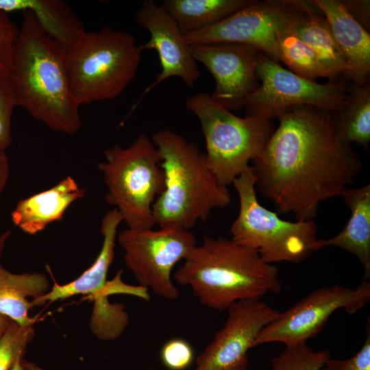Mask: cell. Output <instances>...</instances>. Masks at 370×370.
<instances>
[{
	"label": "cell",
	"mask_w": 370,
	"mask_h": 370,
	"mask_svg": "<svg viewBox=\"0 0 370 370\" xmlns=\"http://www.w3.org/2000/svg\"><path fill=\"white\" fill-rule=\"evenodd\" d=\"M10 79L17 106L56 132L81 128L79 106L71 92L65 51L24 10Z\"/></svg>",
	"instance_id": "7a4b0ae2"
},
{
	"label": "cell",
	"mask_w": 370,
	"mask_h": 370,
	"mask_svg": "<svg viewBox=\"0 0 370 370\" xmlns=\"http://www.w3.org/2000/svg\"><path fill=\"white\" fill-rule=\"evenodd\" d=\"M135 21L149 33L143 50L154 49L159 57L161 71L141 95L132 110L153 88L168 78L180 77L188 87H193L200 72L187 42L176 23L166 10L153 0H146L137 10Z\"/></svg>",
	"instance_id": "9a60e30c"
},
{
	"label": "cell",
	"mask_w": 370,
	"mask_h": 370,
	"mask_svg": "<svg viewBox=\"0 0 370 370\" xmlns=\"http://www.w3.org/2000/svg\"><path fill=\"white\" fill-rule=\"evenodd\" d=\"M204 306L227 310L234 303L280 291L278 269L232 239L205 236L173 274Z\"/></svg>",
	"instance_id": "3957f363"
},
{
	"label": "cell",
	"mask_w": 370,
	"mask_h": 370,
	"mask_svg": "<svg viewBox=\"0 0 370 370\" xmlns=\"http://www.w3.org/2000/svg\"><path fill=\"white\" fill-rule=\"evenodd\" d=\"M11 320L4 315L0 314V336L3 333Z\"/></svg>",
	"instance_id": "d590c367"
},
{
	"label": "cell",
	"mask_w": 370,
	"mask_h": 370,
	"mask_svg": "<svg viewBox=\"0 0 370 370\" xmlns=\"http://www.w3.org/2000/svg\"><path fill=\"white\" fill-rule=\"evenodd\" d=\"M185 106L200 123L210 169L225 186L251 166L275 130L272 120L237 116L208 93L189 96Z\"/></svg>",
	"instance_id": "52a82bcc"
},
{
	"label": "cell",
	"mask_w": 370,
	"mask_h": 370,
	"mask_svg": "<svg viewBox=\"0 0 370 370\" xmlns=\"http://www.w3.org/2000/svg\"><path fill=\"white\" fill-rule=\"evenodd\" d=\"M317 11L319 10L312 1L254 0L223 21L184 37L190 45L217 42L250 45L280 63L278 39L281 33Z\"/></svg>",
	"instance_id": "9c48e42d"
},
{
	"label": "cell",
	"mask_w": 370,
	"mask_h": 370,
	"mask_svg": "<svg viewBox=\"0 0 370 370\" xmlns=\"http://www.w3.org/2000/svg\"><path fill=\"white\" fill-rule=\"evenodd\" d=\"M254 0H164L162 6L184 35L210 27Z\"/></svg>",
	"instance_id": "603a6c76"
},
{
	"label": "cell",
	"mask_w": 370,
	"mask_h": 370,
	"mask_svg": "<svg viewBox=\"0 0 370 370\" xmlns=\"http://www.w3.org/2000/svg\"><path fill=\"white\" fill-rule=\"evenodd\" d=\"M143 49L135 36L106 26L86 32L66 52L73 97L79 106L112 99L134 78Z\"/></svg>",
	"instance_id": "5b68a950"
},
{
	"label": "cell",
	"mask_w": 370,
	"mask_h": 370,
	"mask_svg": "<svg viewBox=\"0 0 370 370\" xmlns=\"http://www.w3.org/2000/svg\"><path fill=\"white\" fill-rule=\"evenodd\" d=\"M104 156L98 169L108 189L106 201L119 212L127 228H152V207L164 189V175L151 138L141 134L127 147L107 149Z\"/></svg>",
	"instance_id": "8992f818"
},
{
	"label": "cell",
	"mask_w": 370,
	"mask_h": 370,
	"mask_svg": "<svg viewBox=\"0 0 370 370\" xmlns=\"http://www.w3.org/2000/svg\"><path fill=\"white\" fill-rule=\"evenodd\" d=\"M16 106V93L9 77L0 81V147L4 149L12 140L11 119Z\"/></svg>",
	"instance_id": "f1b7e54d"
},
{
	"label": "cell",
	"mask_w": 370,
	"mask_h": 370,
	"mask_svg": "<svg viewBox=\"0 0 370 370\" xmlns=\"http://www.w3.org/2000/svg\"><path fill=\"white\" fill-rule=\"evenodd\" d=\"M348 98L343 108L334 114L340 138L351 145L367 147L370 143V84L352 83L347 88Z\"/></svg>",
	"instance_id": "cb8c5ba5"
},
{
	"label": "cell",
	"mask_w": 370,
	"mask_h": 370,
	"mask_svg": "<svg viewBox=\"0 0 370 370\" xmlns=\"http://www.w3.org/2000/svg\"><path fill=\"white\" fill-rule=\"evenodd\" d=\"M116 238L125 251V265L138 286L166 299L178 298L180 291L173 281L172 271L197 245L190 230L173 227L157 230L127 227Z\"/></svg>",
	"instance_id": "8fae6325"
},
{
	"label": "cell",
	"mask_w": 370,
	"mask_h": 370,
	"mask_svg": "<svg viewBox=\"0 0 370 370\" xmlns=\"http://www.w3.org/2000/svg\"><path fill=\"white\" fill-rule=\"evenodd\" d=\"M370 301V282H362L355 288L334 284L317 289L299 300L266 325L259 333L254 347L268 343L291 346L317 334L331 315L338 310L354 314Z\"/></svg>",
	"instance_id": "7c38bea8"
},
{
	"label": "cell",
	"mask_w": 370,
	"mask_h": 370,
	"mask_svg": "<svg viewBox=\"0 0 370 370\" xmlns=\"http://www.w3.org/2000/svg\"><path fill=\"white\" fill-rule=\"evenodd\" d=\"M34 336L33 325L22 326L11 321L0 336V370H25L24 356Z\"/></svg>",
	"instance_id": "484cf974"
},
{
	"label": "cell",
	"mask_w": 370,
	"mask_h": 370,
	"mask_svg": "<svg viewBox=\"0 0 370 370\" xmlns=\"http://www.w3.org/2000/svg\"><path fill=\"white\" fill-rule=\"evenodd\" d=\"M348 12L368 32L370 29L369 0H341Z\"/></svg>",
	"instance_id": "1f68e13d"
},
{
	"label": "cell",
	"mask_w": 370,
	"mask_h": 370,
	"mask_svg": "<svg viewBox=\"0 0 370 370\" xmlns=\"http://www.w3.org/2000/svg\"><path fill=\"white\" fill-rule=\"evenodd\" d=\"M6 79V78H3V77H0V81L2 80V79Z\"/></svg>",
	"instance_id": "8d00e7d4"
},
{
	"label": "cell",
	"mask_w": 370,
	"mask_h": 370,
	"mask_svg": "<svg viewBox=\"0 0 370 370\" xmlns=\"http://www.w3.org/2000/svg\"><path fill=\"white\" fill-rule=\"evenodd\" d=\"M28 10L41 29L65 51L71 49L86 32L69 5L60 0H0V11L10 13Z\"/></svg>",
	"instance_id": "ffe728a7"
},
{
	"label": "cell",
	"mask_w": 370,
	"mask_h": 370,
	"mask_svg": "<svg viewBox=\"0 0 370 370\" xmlns=\"http://www.w3.org/2000/svg\"><path fill=\"white\" fill-rule=\"evenodd\" d=\"M85 193L75 179L67 176L52 188L20 200L11 213L12 222L26 234H37L61 220L70 205Z\"/></svg>",
	"instance_id": "e0dca14e"
},
{
	"label": "cell",
	"mask_w": 370,
	"mask_h": 370,
	"mask_svg": "<svg viewBox=\"0 0 370 370\" xmlns=\"http://www.w3.org/2000/svg\"><path fill=\"white\" fill-rule=\"evenodd\" d=\"M122 221V217L116 208L108 211L101 221L103 243L94 263L73 281L62 285L55 284L45 295L32 301V307L77 295L99 293L107 283L108 270L114 258L117 228Z\"/></svg>",
	"instance_id": "ac0fdd59"
},
{
	"label": "cell",
	"mask_w": 370,
	"mask_h": 370,
	"mask_svg": "<svg viewBox=\"0 0 370 370\" xmlns=\"http://www.w3.org/2000/svg\"><path fill=\"white\" fill-rule=\"evenodd\" d=\"M277 119L278 127L253 160L256 188L280 213L312 220L322 202L349 188L362 161L338 136L331 112L297 106Z\"/></svg>",
	"instance_id": "6da1fadb"
},
{
	"label": "cell",
	"mask_w": 370,
	"mask_h": 370,
	"mask_svg": "<svg viewBox=\"0 0 370 370\" xmlns=\"http://www.w3.org/2000/svg\"><path fill=\"white\" fill-rule=\"evenodd\" d=\"M321 370H370V318L366 328L362 347L353 357L346 360H327Z\"/></svg>",
	"instance_id": "4dcf8cb0"
},
{
	"label": "cell",
	"mask_w": 370,
	"mask_h": 370,
	"mask_svg": "<svg viewBox=\"0 0 370 370\" xmlns=\"http://www.w3.org/2000/svg\"><path fill=\"white\" fill-rule=\"evenodd\" d=\"M258 88L245 101V116L272 120L293 106L315 107L334 114L347 102V87L340 79L321 84L304 78L260 52Z\"/></svg>",
	"instance_id": "30bf717a"
},
{
	"label": "cell",
	"mask_w": 370,
	"mask_h": 370,
	"mask_svg": "<svg viewBox=\"0 0 370 370\" xmlns=\"http://www.w3.org/2000/svg\"><path fill=\"white\" fill-rule=\"evenodd\" d=\"M47 277L41 273H13L0 264V314L22 326L33 325L32 301L47 293Z\"/></svg>",
	"instance_id": "44dd1931"
},
{
	"label": "cell",
	"mask_w": 370,
	"mask_h": 370,
	"mask_svg": "<svg viewBox=\"0 0 370 370\" xmlns=\"http://www.w3.org/2000/svg\"><path fill=\"white\" fill-rule=\"evenodd\" d=\"M325 18L356 84L369 81L370 34L346 10L341 0H312Z\"/></svg>",
	"instance_id": "2e32d148"
},
{
	"label": "cell",
	"mask_w": 370,
	"mask_h": 370,
	"mask_svg": "<svg viewBox=\"0 0 370 370\" xmlns=\"http://www.w3.org/2000/svg\"><path fill=\"white\" fill-rule=\"evenodd\" d=\"M329 358L330 349L314 351L306 343L286 346L273 358L271 370H321Z\"/></svg>",
	"instance_id": "4316f807"
},
{
	"label": "cell",
	"mask_w": 370,
	"mask_h": 370,
	"mask_svg": "<svg viewBox=\"0 0 370 370\" xmlns=\"http://www.w3.org/2000/svg\"><path fill=\"white\" fill-rule=\"evenodd\" d=\"M11 234V231L10 230H7L0 234V256L3 251L6 242L10 236Z\"/></svg>",
	"instance_id": "836d02e7"
},
{
	"label": "cell",
	"mask_w": 370,
	"mask_h": 370,
	"mask_svg": "<svg viewBox=\"0 0 370 370\" xmlns=\"http://www.w3.org/2000/svg\"><path fill=\"white\" fill-rule=\"evenodd\" d=\"M351 212L344 229L336 236L317 239L314 251L326 246H335L354 254L365 269L363 280L370 278V185L347 188L341 196Z\"/></svg>",
	"instance_id": "d6986e66"
},
{
	"label": "cell",
	"mask_w": 370,
	"mask_h": 370,
	"mask_svg": "<svg viewBox=\"0 0 370 370\" xmlns=\"http://www.w3.org/2000/svg\"><path fill=\"white\" fill-rule=\"evenodd\" d=\"M192 55L215 81L212 98L229 110L244 107L259 86L256 67L260 51L250 45L217 42L190 45Z\"/></svg>",
	"instance_id": "5bb4252c"
},
{
	"label": "cell",
	"mask_w": 370,
	"mask_h": 370,
	"mask_svg": "<svg viewBox=\"0 0 370 370\" xmlns=\"http://www.w3.org/2000/svg\"><path fill=\"white\" fill-rule=\"evenodd\" d=\"M10 175L8 157L5 149L0 147V194L3 190Z\"/></svg>",
	"instance_id": "d6a6232c"
},
{
	"label": "cell",
	"mask_w": 370,
	"mask_h": 370,
	"mask_svg": "<svg viewBox=\"0 0 370 370\" xmlns=\"http://www.w3.org/2000/svg\"><path fill=\"white\" fill-rule=\"evenodd\" d=\"M292 30L316 53L326 77L330 81L340 80V78L350 80L349 68L320 10L311 12L298 21Z\"/></svg>",
	"instance_id": "7402d4cb"
},
{
	"label": "cell",
	"mask_w": 370,
	"mask_h": 370,
	"mask_svg": "<svg viewBox=\"0 0 370 370\" xmlns=\"http://www.w3.org/2000/svg\"><path fill=\"white\" fill-rule=\"evenodd\" d=\"M164 365L170 370H184L192 363L193 350L190 344L182 338L167 341L160 352Z\"/></svg>",
	"instance_id": "f546056e"
},
{
	"label": "cell",
	"mask_w": 370,
	"mask_h": 370,
	"mask_svg": "<svg viewBox=\"0 0 370 370\" xmlns=\"http://www.w3.org/2000/svg\"><path fill=\"white\" fill-rule=\"evenodd\" d=\"M23 366L25 370H45L33 362L24 360Z\"/></svg>",
	"instance_id": "e575fe53"
},
{
	"label": "cell",
	"mask_w": 370,
	"mask_h": 370,
	"mask_svg": "<svg viewBox=\"0 0 370 370\" xmlns=\"http://www.w3.org/2000/svg\"><path fill=\"white\" fill-rule=\"evenodd\" d=\"M293 26L282 32L278 39L280 62H284L289 71L307 79L317 82L319 77H326L317 55L293 32Z\"/></svg>",
	"instance_id": "d4e9b609"
},
{
	"label": "cell",
	"mask_w": 370,
	"mask_h": 370,
	"mask_svg": "<svg viewBox=\"0 0 370 370\" xmlns=\"http://www.w3.org/2000/svg\"><path fill=\"white\" fill-rule=\"evenodd\" d=\"M227 310L223 326L199 354L194 370H247L249 349L280 313L260 299L238 301Z\"/></svg>",
	"instance_id": "4fadbf2b"
},
{
	"label": "cell",
	"mask_w": 370,
	"mask_h": 370,
	"mask_svg": "<svg viewBox=\"0 0 370 370\" xmlns=\"http://www.w3.org/2000/svg\"><path fill=\"white\" fill-rule=\"evenodd\" d=\"M239 199V211L230 227L231 239L254 250L269 264L299 263L314 251L317 227L312 220L295 222L282 219L258 201L251 166L233 182Z\"/></svg>",
	"instance_id": "ba28073f"
},
{
	"label": "cell",
	"mask_w": 370,
	"mask_h": 370,
	"mask_svg": "<svg viewBox=\"0 0 370 370\" xmlns=\"http://www.w3.org/2000/svg\"><path fill=\"white\" fill-rule=\"evenodd\" d=\"M19 29L8 14L0 11V77H10Z\"/></svg>",
	"instance_id": "83f0119b"
},
{
	"label": "cell",
	"mask_w": 370,
	"mask_h": 370,
	"mask_svg": "<svg viewBox=\"0 0 370 370\" xmlns=\"http://www.w3.org/2000/svg\"><path fill=\"white\" fill-rule=\"evenodd\" d=\"M151 140L164 175V189L152 207L156 225L190 230L230 204L227 186L219 182L196 143L169 129L154 133Z\"/></svg>",
	"instance_id": "277c9868"
}]
</instances>
